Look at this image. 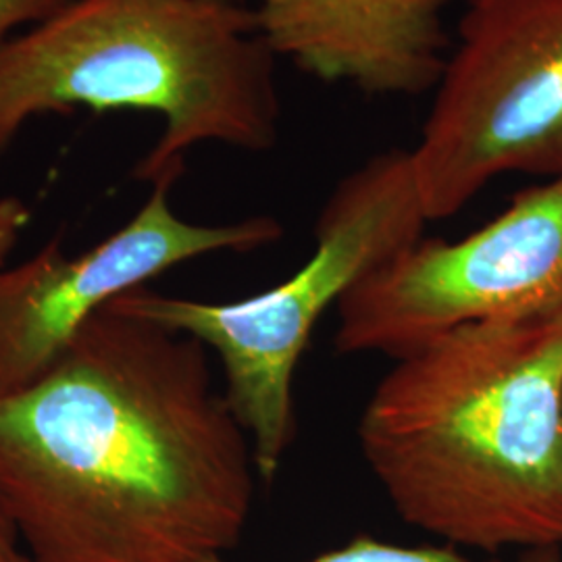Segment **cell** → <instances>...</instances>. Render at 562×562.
I'll return each mask as SVG.
<instances>
[{
  "mask_svg": "<svg viewBox=\"0 0 562 562\" xmlns=\"http://www.w3.org/2000/svg\"><path fill=\"white\" fill-rule=\"evenodd\" d=\"M425 223L411 150L390 148L338 181L315 223V250L292 278L225 304L138 288L106 308L217 352L223 394L250 438L257 475L273 483L296 431L294 373L317 323L357 283L423 240Z\"/></svg>",
  "mask_w": 562,
  "mask_h": 562,
  "instance_id": "cell-4",
  "label": "cell"
},
{
  "mask_svg": "<svg viewBox=\"0 0 562 562\" xmlns=\"http://www.w3.org/2000/svg\"><path fill=\"white\" fill-rule=\"evenodd\" d=\"M0 562H34L21 542L20 533L2 503H0Z\"/></svg>",
  "mask_w": 562,
  "mask_h": 562,
  "instance_id": "cell-12",
  "label": "cell"
},
{
  "mask_svg": "<svg viewBox=\"0 0 562 562\" xmlns=\"http://www.w3.org/2000/svg\"><path fill=\"white\" fill-rule=\"evenodd\" d=\"M411 159L427 222L504 173L562 176V0H469Z\"/></svg>",
  "mask_w": 562,
  "mask_h": 562,
  "instance_id": "cell-5",
  "label": "cell"
},
{
  "mask_svg": "<svg viewBox=\"0 0 562 562\" xmlns=\"http://www.w3.org/2000/svg\"><path fill=\"white\" fill-rule=\"evenodd\" d=\"M402 521L482 552L562 546V311L448 329L394 359L359 422Z\"/></svg>",
  "mask_w": 562,
  "mask_h": 562,
  "instance_id": "cell-2",
  "label": "cell"
},
{
  "mask_svg": "<svg viewBox=\"0 0 562 562\" xmlns=\"http://www.w3.org/2000/svg\"><path fill=\"white\" fill-rule=\"evenodd\" d=\"M178 180L155 181L136 217L80 257H65L55 238L30 261L0 269V398L41 382L81 327L117 296L180 262L281 240V223L267 215L227 225L183 222L169 201Z\"/></svg>",
  "mask_w": 562,
  "mask_h": 562,
  "instance_id": "cell-7",
  "label": "cell"
},
{
  "mask_svg": "<svg viewBox=\"0 0 562 562\" xmlns=\"http://www.w3.org/2000/svg\"><path fill=\"white\" fill-rule=\"evenodd\" d=\"M448 0H259L262 41L304 74L367 94L436 90L448 63Z\"/></svg>",
  "mask_w": 562,
  "mask_h": 562,
  "instance_id": "cell-8",
  "label": "cell"
},
{
  "mask_svg": "<svg viewBox=\"0 0 562 562\" xmlns=\"http://www.w3.org/2000/svg\"><path fill=\"white\" fill-rule=\"evenodd\" d=\"M562 311V176L461 240H423L338 304L340 355L392 361L448 329Z\"/></svg>",
  "mask_w": 562,
  "mask_h": 562,
  "instance_id": "cell-6",
  "label": "cell"
},
{
  "mask_svg": "<svg viewBox=\"0 0 562 562\" xmlns=\"http://www.w3.org/2000/svg\"><path fill=\"white\" fill-rule=\"evenodd\" d=\"M32 220L30 209L15 196H0V269Z\"/></svg>",
  "mask_w": 562,
  "mask_h": 562,
  "instance_id": "cell-11",
  "label": "cell"
},
{
  "mask_svg": "<svg viewBox=\"0 0 562 562\" xmlns=\"http://www.w3.org/2000/svg\"><path fill=\"white\" fill-rule=\"evenodd\" d=\"M76 106L159 115L161 138L134 180L181 178L202 142L276 146V55L236 0H74L0 42V155L32 117Z\"/></svg>",
  "mask_w": 562,
  "mask_h": 562,
  "instance_id": "cell-3",
  "label": "cell"
},
{
  "mask_svg": "<svg viewBox=\"0 0 562 562\" xmlns=\"http://www.w3.org/2000/svg\"><path fill=\"white\" fill-rule=\"evenodd\" d=\"M192 562H232L225 554H211ZM304 562H475L467 559L454 546H398L371 536H359L340 548L327 550ZM508 562H562L561 548H542L521 552Z\"/></svg>",
  "mask_w": 562,
  "mask_h": 562,
  "instance_id": "cell-9",
  "label": "cell"
},
{
  "mask_svg": "<svg viewBox=\"0 0 562 562\" xmlns=\"http://www.w3.org/2000/svg\"><path fill=\"white\" fill-rule=\"evenodd\" d=\"M255 475L209 348L106 306L41 382L0 398V503L34 562L225 554Z\"/></svg>",
  "mask_w": 562,
  "mask_h": 562,
  "instance_id": "cell-1",
  "label": "cell"
},
{
  "mask_svg": "<svg viewBox=\"0 0 562 562\" xmlns=\"http://www.w3.org/2000/svg\"><path fill=\"white\" fill-rule=\"evenodd\" d=\"M74 0H0V42L21 25H38L50 20Z\"/></svg>",
  "mask_w": 562,
  "mask_h": 562,
  "instance_id": "cell-10",
  "label": "cell"
}]
</instances>
